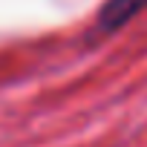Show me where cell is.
<instances>
[{
	"instance_id": "cell-1",
	"label": "cell",
	"mask_w": 147,
	"mask_h": 147,
	"mask_svg": "<svg viewBox=\"0 0 147 147\" xmlns=\"http://www.w3.org/2000/svg\"><path fill=\"white\" fill-rule=\"evenodd\" d=\"M141 12H147V0H104L98 9V18H95V29L110 35Z\"/></svg>"
}]
</instances>
